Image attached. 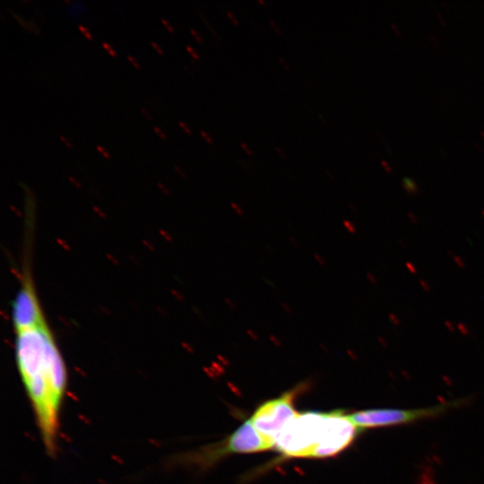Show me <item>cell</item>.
I'll list each match as a JSON object with an SVG mask.
<instances>
[{
  "instance_id": "cell-17",
  "label": "cell",
  "mask_w": 484,
  "mask_h": 484,
  "mask_svg": "<svg viewBox=\"0 0 484 484\" xmlns=\"http://www.w3.org/2000/svg\"><path fill=\"white\" fill-rule=\"evenodd\" d=\"M200 134L203 135V137L206 140L208 143L212 144L213 143V140L207 133L202 130Z\"/></svg>"
},
{
  "instance_id": "cell-14",
  "label": "cell",
  "mask_w": 484,
  "mask_h": 484,
  "mask_svg": "<svg viewBox=\"0 0 484 484\" xmlns=\"http://www.w3.org/2000/svg\"><path fill=\"white\" fill-rule=\"evenodd\" d=\"M186 48L187 49V51L192 55V56L194 57V59H199V56L198 54L195 52V50L191 48L189 45H186Z\"/></svg>"
},
{
  "instance_id": "cell-32",
  "label": "cell",
  "mask_w": 484,
  "mask_h": 484,
  "mask_svg": "<svg viewBox=\"0 0 484 484\" xmlns=\"http://www.w3.org/2000/svg\"><path fill=\"white\" fill-rule=\"evenodd\" d=\"M175 169H176L182 176H184V174L182 173V171H181L180 169H178L177 166H175Z\"/></svg>"
},
{
  "instance_id": "cell-31",
  "label": "cell",
  "mask_w": 484,
  "mask_h": 484,
  "mask_svg": "<svg viewBox=\"0 0 484 484\" xmlns=\"http://www.w3.org/2000/svg\"><path fill=\"white\" fill-rule=\"evenodd\" d=\"M275 150L281 156V158L285 159V154L282 153L280 148L276 147Z\"/></svg>"
},
{
  "instance_id": "cell-12",
  "label": "cell",
  "mask_w": 484,
  "mask_h": 484,
  "mask_svg": "<svg viewBox=\"0 0 484 484\" xmlns=\"http://www.w3.org/2000/svg\"><path fill=\"white\" fill-rule=\"evenodd\" d=\"M224 301H225L226 305H228V307H229V308H231V309H236L237 304H236V302H235L233 299L229 298H224Z\"/></svg>"
},
{
  "instance_id": "cell-4",
  "label": "cell",
  "mask_w": 484,
  "mask_h": 484,
  "mask_svg": "<svg viewBox=\"0 0 484 484\" xmlns=\"http://www.w3.org/2000/svg\"><path fill=\"white\" fill-rule=\"evenodd\" d=\"M302 385L281 396L260 404L250 418L251 422L261 436L272 445L287 426L298 414L294 407L295 397Z\"/></svg>"
},
{
  "instance_id": "cell-21",
  "label": "cell",
  "mask_w": 484,
  "mask_h": 484,
  "mask_svg": "<svg viewBox=\"0 0 484 484\" xmlns=\"http://www.w3.org/2000/svg\"><path fill=\"white\" fill-rule=\"evenodd\" d=\"M102 46L108 50V52L109 53V55L111 56H116V53L115 51L109 47V45L106 42H102Z\"/></svg>"
},
{
  "instance_id": "cell-18",
  "label": "cell",
  "mask_w": 484,
  "mask_h": 484,
  "mask_svg": "<svg viewBox=\"0 0 484 484\" xmlns=\"http://www.w3.org/2000/svg\"><path fill=\"white\" fill-rule=\"evenodd\" d=\"M78 28L80 29L81 31L83 32V34L85 35V37H86L87 39H92L91 36V34L88 32V30H87L86 28H84V27H83L82 25H81V24L78 25Z\"/></svg>"
},
{
  "instance_id": "cell-33",
  "label": "cell",
  "mask_w": 484,
  "mask_h": 484,
  "mask_svg": "<svg viewBox=\"0 0 484 484\" xmlns=\"http://www.w3.org/2000/svg\"><path fill=\"white\" fill-rule=\"evenodd\" d=\"M257 2H258L259 4H265V2H264V1L257 0Z\"/></svg>"
},
{
  "instance_id": "cell-22",
  "label": "cell",
  "mask_w": 484,
  "mask_h": 484,
  "mask_svg": "<svg viewBox=\"0 0 484 484\" xmlns=\"http://www.w3.org/2000/svg\"><path fill=\"white\" fill-rule=\"evenodd\" d=\"M98 151L107 159L109 158V154L100 146V145H97L96 146Z\"/></svg>"
},
{
  "instance_id": "cell-25",
  "label": "cell",
  "mask_w": 484,
  "mask_h": 484,
  "mask_svg": "<svg viewBox=\"0 0 484 484\" xmlns=\"http://www.w3.org/2000/svg\"><path fill=\"white\" fill-rule=\"evenodd\" d=\"M153 129L160 135V138L166 139V136L161 133V131L158 127L153 126Z\"/></svg>"
},
{
  "instance_id": "cell-5",
  "label": "cell",
  "mask_w": 484,
  "mask_h": 484,
  "mask_svg": "<svg viewBox=\"0 0 484 484\" xmlns=\"http://www.w3.org/2000/svg\"><path fill=\"white\" fill-rule=\"evenodd\" d=\"M360 430L342 411L326 412L321 439L313 458H325L341 453L354 441Z\"/></svg>"
},
{
  "instance_id": "cell-13",
  "label": "cell",
  "mask_w": 484,
  "mask_h": 484,
  "mask_svg": "<svg viewBox=\"0 0 484 484\" xmlns=\"http://www.w3.org/2000/svg\"><path fill=\"white\" fill-rule=\"evenodd\" d=\"M281 306L287 314H290V315L292 314L293 310H292L291 307L288 303L281 302Z\"/></svg>"
},
{
  "instance_id": "cell-1",
  "label": "cell",
  "mask_w": 484,
  "mask_h": 484,
  "mask_svg": "<svg viewBox=\"0 0 484 484\" xmlns=\"http://www.w3.org/2000/svg\"><path fill=\"white\" fill-rule=\"evenodd\" d=\"M27 263L12 306L15 359L49 455L56 452L59 411L67 383L66 367L40 305Z\"/></svg>"
},
{
  "instance_id": "cell-11",
  "label": "cell",
  "mask_w": 484,
  "mask_h": 484,
  "mask_svg": "<svg viewBox=\"0 0 484 484\" xmlns=\"http://www.w3.org/2000/svg\"><path fill=\"white\" fill-rule=\"evenodd\" d=\"M246 334L248 335V337H250L253 341H258L259 340V335L258 333L252 330V329H247L246 330Z\"/></svg>"
},
{
  "instance_id": "cell-29",
  "label": "cell",
  "mask_w": 484,
  "mask_h": 484,
  "mask_svg": "<svg viewBox=\"0 0 484 484\" xmlns=\"http://www.w3.org/2000/svg\"><path fill=\"white\" fill-rule=\"evenodd\" d=\"M279 61L282 64V65H283L286 69L290 70L289 65H286L285 61H284L281 57L279 58Z\"/></svg>"
},
{
  "instance_id": "cell-30",
  "label": "cell",
  "mask_w": 484,
  "mask_h": 484,
  "mask_svg": "<svg viewBox=\"0 0 484 484\" xmlns=\"http://www.w3.org/2000/svg\"><path fill=\"white\" fill-rule=\"evenodd\" d=\"M60 139L68 146L72 147V144H70L62 135H59Z\"/></svg>"
},
{
  "instance_id": "cell-20",
  "label": "cell",
  "mask_w": 484,
  "mask_h": 484,
  "mask_svg": "<svg viewBox=\"0 0 484 484\" xmlns=\"http://www.w3.org/2000/svg\"><path fill=\"white\" fill-rule=\"evenodd\" d=\"M190 31L198 42H203L202 37L193 28L190 29Z\"/></svg>"
},
{
  "instance_id": "cell-19",
  "label": "cell",
  "mask_w": 484,
  "mask_h": 484,
  "mask_svg": "<svg viewBox=\"0 0 484 484\" xmlns=\"http://www.w3.org/2000/svg\"><path fill=\"white\" fill-rule=\"evenodd\" d=\"M240 146L248 156L253 155V151L246 146V144L245 143H241Z\"/></svg>"
},
{
  "instance_id": "cell-10",
  "label": "cell",
  "mask_w": 484,
  "mask_h": 484,
  "mask_svg": "<svg viewBox=\"0 0 484 484\" xmlns=\"http://www.w3.org/2000/svg\"><path fill=\"white\" fill-rule=\"evenodd\" d=\"M343 226L350 233H354L356 231L355 226L350 220H343Z\"/></svg>"
},
{
  "instance_id": "cell-24",
  "label": "cell",
  "mask_w": 484,
  "mask_h": 484,
  "mask_svg": "<svg viewBox=\"0 0 484 484\" xmlns=\"http://www.w3.org/2000/svg\"><path fill=\"white\" fill-rule=\"evenodd\" d=\"M178 124L184 128L186 133H187L188 134H191V130L182 121H178Z\"/></svg>"
},
{
  "instance_id": "cell-27",
  "label": "cell",
  "mask_w": 484,
  "mask_h": 484,
  "mask_svg": "<svg viewBox=\"0 0 484 484\" xmlns=\"http://www.w3.org/2000/svg\"><path fill=\"white\" fill-rule=\"evenodd\" d=\"M127 58H128V60H130V61L133 63V65H134L136 68H139V65L137 64V62H135V61L132 58L131 56L128 55V56H127Z\"/></svg>"
},
{
  "instance_id": "cell-28",
  "label": "cell",
  "mask_w": 484,
  "mask_h": 484,
  "mask_svg": "<svg viewBox=\"0 0 484 484\" xmlns=\"http://www.w3.org/2000/svg\"><path fill=\"white\" fill-rule=\"evenodd\" d=\"M151 45L157 49V51L160 53V54H163V52L161 51V49L160 48V47L153 41L151 42Z\"/></svg>"
},
{
  "instance_id": "cell-6",
  "label": "cell",
  "mask_w": 484,
  "mask_h": 484,
  "mask_svg": "<svg viewBox=\"0 0 484 484\" xmlns=\"http://www.w3.org/2000/svg\"><path fill=\"white\" fill-rule=\"evenodd\" d=\"M272 446L261 436L250 419L243 422L224 442L215 450H205L196 453L188 460L207 462L224 454H250L269 450Z\"/></svg>"
},
{
  "instance_id": "cell-3",
  "label": "cell",
  "mask_w": 484,
  "mask_h": 484,
  "mask_svg": "<svg viewBox=\"0 0 484 484\" xmlns=\"http://www.w3.org/2000/svg\"><path fill=\"white\" fill-rule=\"evenodd\" d=\"M464 402L462 400L449 401L428 407L417 409H371L349 414L352 422L361 430L411 424L421 419L442 415Z\"/></svg>"
},
{
  "instance_id": "cell-2",
  "label": "cell",
  "mask_w": 484,
  "mask_h": 484,
  "mask_svg": "<svg viewBox=\"0 0 484 484\" xmlns=\"http://www.w3.org/2000/svg\"><path fill=\"white\" fill-rule=\"evenodd\" d=\"M325 412L298 413L278 436L274 446L288 457L313 458L324 428Z\"/></svg>"
},
{
  "instance_id": "cell-7",
  "label": "cell",
  "mask_w": 484,
  "mask_h": 484,
  "mask_svg": "<svg viewBox=\"0 0 484 484\" xmlns=\"http://www.w3.org/2000/svg\"><path fill=\"white\" fill-rule=\"evenodd\" d=\"M9 11L13 14V16L20 22V24H22L24 28L30 30L33 32H37V33L39 32L36 24L32 21L30 22L25 21L22 17L18 16L17 13H15L12 10H9Z\"/></svg>"
},
{
  "instance_id": "cell-26",
  "label": "cell",
  "mask_w": 484,
  "mask_h": 484,
  "mask_svg": "<svg viewBox=\"0 0 484 484\" xmlns=\"http://www.w3.org/2000/svg\"><path fill=\"white\" fill-rule=\"evenodd\" d=\"M161 22L169 31L171 32L173 31V29L171 28V26L167 22V21L164 18H161Z\"/></svg>"
},
{
  "instance_id": "cell-23",
  "label": "cell",
  "mask_w": 484,
  "mask_h": 484,
  "mask_svg": "<svg viewBox=\"0 0 484 484\" xmlns=\"http://www.w3.org/2000/svg\"><path fill=\"white\" fill-rule=\"evenodd\" d=\"M270 25L272 27L276 33H281V30L276 26L273 21L270 20Z\"/></svg>"
},
{
  "instance_id": "cell-8",
  "label": "cell",
  "mask_w": 484,
  "mask_h": 484,
  "mask_svg": "<svg viewBox=\"0 0 484 484\" xmlns=\"http://www.w3.org/2000/svg\"><path fill=\"white\" fill-rule=\"evenodd\" d=\"M230 207L238 216H243L245 214L243 208L238 203L231 202Z\"/></svg>"
},
{
  "instance_id": "cell-15",
  "label": "cell",
  "mask_w": 484,
  "mask_h": 484,
  "mask_svg": "<svg viewBox=\"0 0 484 484\" xmlns=\"http://www.w3.org/2000/svg\"><path fill=\"white\" fill-rule=\"evenodd\" d=\"M226 14L227 16L231 20V22L234 24V25H238V21L237 18L234 17L233 13L229 11H227L226 12Z\"/></svg>"
},
{
  "instance_id": "cell-16",
  "label": "cell",
  "mask_w": 484,
  "mask_h": 484,
  "mask_svg": "<svg viewBox=\"0 0 484 484\" xmlns=\"http://www.w3.org/2000/svg\"><path fill=\"white\" fill-rule=\"evenodd\" d=\"M269 337H270L271 341L273 342L275 345L277 346L281 345V340L276 335L271 334Z\"/></svg>"
},
{
  "instance_id": "cell-9",
  "label": "cell",
  "mask_w": 484,
  "mask_h": 484,
  "mask_svg": "<svg viewBox=\"0 0 484 484\" xmlns=\"http://www.w3.org/2000/svg\"><path fill=\"white\" fill-rule=\"evenodd\" d=\"M314 258L319 265L321 266L326 265V260L320 254L318 253L314 254Z\"/></svg>"
}]
</instances>
